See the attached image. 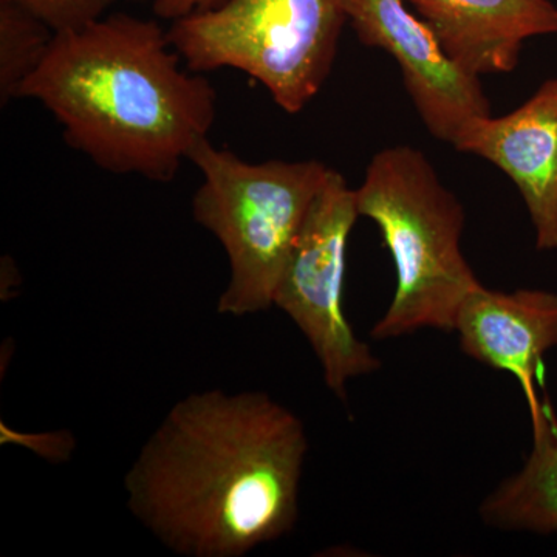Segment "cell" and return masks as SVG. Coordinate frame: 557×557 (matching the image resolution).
<instances>
[{"instance_id":"cell-1","label":"cell","mask_w":557,"mask_h":557,"mask_svg":"<svg viewBox=\"0 0 557 557\" xmlns=\"http://www.w3.org/2000/svg\"><path fill=\"white\" fill-rule=\"evenodd\" d=\"M307 453L302 421L265 392L190 394L127 471V507L180 556L242 557L295 527Z\"/></svg>"},{"instance_id":"cell-2","label":"cell","mask_w":557,"mask_h":557,"mask_svg":"<svg viewBox=\"0 0 557 557\" xmlns=\"http://www.w3.org/2000/svg\"><path fill=\"white\" fill-rule=\"evenodd\" d=\"M180 60L157 22L110 14L57 33L20 98L49 110L101 170L166 183L218 115L214 87Z\"/></svg>"},{"instance_id":"cell-3","label":"cell","mask_w":557,"mask_h":557,"mask_svg":"<svg viewBox=\"0 0 557 557\" xmlns=\"http://www.w3.org/2000/svg\"><path fill=\"white\" fill-rule=\"evenodd\" d=\"M359 218L372 220L394 260L397 287L373 339L418 330L454 332L458 307L480 281L461 251L465 209L412 146L380 150L358 189Z\"/></svg>"},{"instance_id":"cell-4","label":"cell","mask_w":557,"mask_h":557,"mask_svg":"<svg viewBox=\"0 0 557 557\" xmlns=\"http://www.w3.org/2000/svg\"><path fill=\"white\" fill-rule=\"evenodd\" d=\"M189 161L201 174L193 218L222 244L230 263L219 313L240 318L269 310L330 166L318 160L251 163L209 138Z\"/></svg>"},{"instance_id":"cell-5","label":"cell","mask_w":557,"mask_h":557,"mask_svg":"<svg viewBox=\"0 0 557 557\" xmlns=\"http://www.w3.org/2000/svg\"><path fill=\"white\" fill-rule=\"evenodd\" d=\"M346 22L341 0H223L175 20L168 38L193 72L240 70L296 115L327 81Z\"/></svg>"},{"instance_id":"cell-6","label":"cell","mask_w":557,"mask_h":557,"mask_svg":"<svg viewBox=\"0 0 557 557\" xmlns=\"http://www.w3.org/2000/svg\"><path fill=\"white\" fill-rule=\"evenodd\" d=\"M359 218L357 194L330 168L274 293L273 306L300 330L321 362L325 386L346 399L348 381L381 368L344 311L347 244Z\"/></svg>"},{"instance_id":"cell-7","label":"cell","mask_w":557,"mask_h":557,"mask_svg":"<svg viewBox=\"0 0 557 557\" xmlns=\"http://www.w3.org/2000/svg\"><path fill=\"white\" fill-rule=\"evenodd\" d=\"M364 46L386 51L418 115L438 141L453 145L471 121L491 115L480 78L450 57L437 33L406 0H341Z\"/></svg>"},{"instance_id":"cell-8","label":"cell","mask_w":557,"mask_h":557,"mask_svg":"<svg viewBox=\"0 0 557 557\" xmlns=\"http://www.w3.org/2000/svg\"><path fill=\"white\" fill-rule=\"evenodd\" d=\"M454 149L504 172L519 189L536 248L557 249V78L545 81L507 115L482 116L461 129Z\"/></svg>"},{"instance_id":"cell-9","label":"cell","mask_w":557,"mask_h":557,"mask_svg":"<svg viewBox=\"0 0 557 557\" xmlns=\"http://www.w3.org/2000/svg\"><path fill=\"white\" fill-rule=\"evenodd\" d=\"M454 332L465 355L518 381L530 409L531 423L541 417L539 370L557 347V295L547 289L505 293L472 289L458 307Z\"/></svg>"},{"instance_id":"cell-10","label":"cell","mask_w":557,"mask_h":557,"mask_svg":"<svg viewBox=\"0 0 557 557\" xmlns=\"http://www.w3.org/2000/svg\"><path fill=\"white\" fill-rule=\"evenodd\" d=\"M406 2L437 33L450 57L479 76L512 72L528 39L557 33L552 0Z\"/></svg>"},{"instance_id":"cell-11","label":"cell","mask_w":557,"mask_h":557,"mask_svg":"<svg viewBox=\"0 0 557 557\" xmlns=\"http://www.w3.org/2000/svg\"><path fill=\"white\" fill-rule=\"evenodd\" d=\"M531 432L525 463L482 502L480 518L498 530L557 533V417L548 399Z\"/></svg>"},{"instance_id":"cell-12","label":"cell","mask_w":557,"mask_h":557,"mask_svg":"<svg viewBox=\"0 0 557 557\" xmlns=\"http://www.w3.org/2000/svg\"><path fill=\"white\" fill-rule=\"evenodd\" d=\"M57 33L14 0H0V104L20 98L49 53Z\"/></svg>"},{"instance_id":"cell-13","label":"cell","mask_w":557,"mask_h":557,"mask_svg":"<svg viewBox=\"0 0 557 557\" xmlns=\"http://www.w3.org/2000/svg\"><path fill=\"white\" fill-rule=\"evenodd\" d=\"M46 22L54 33L76 30L101 20L115 0H14Z\"/></svg>"},{"instance_id":"cell-14","label":"cell","mask_w":557,"mask_h":557,"mask_svg":"<svg viewBox=\"0 0 557 557\" xmlns=\"http://www.w3.org/2000/svg\"><path fill=\"white\" fill-rule=\"evenodd\" d=\"M0 443H14V445L24 446L39 457L46 458L51 463H65L73 456L76 448V440L72 432L57 431L44 432V434H24V432L13 431L5 423H0Z\"/></svg>"},{"instance_id":"cell-15","label":"cell","mask_w":557,"mask_h":557,"mask_svg":"<svg viewBox=\"0 0 557 557\" xmlns=\"http://www.w3.org/2000/svg\"><path fill=\"white\" fill-rule=\"evenodd\" d=\"M223 0H153V13L161 20H180L190 13L214 9Z\"/></svg>"},{"instance_id":"cell-16","label":"cell","mask_w":557,"mask_h":557,"mask_svg":"<svg viewBox=\"0 0 557 557\" xmlns=\"http://www.w3.org/2000/svg\"><path fill=\"white\" fill-rule=\"evenodd\" d=\"M132 2H145V0H132Z\"/></svg>"}]
</instances>
